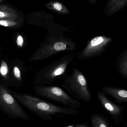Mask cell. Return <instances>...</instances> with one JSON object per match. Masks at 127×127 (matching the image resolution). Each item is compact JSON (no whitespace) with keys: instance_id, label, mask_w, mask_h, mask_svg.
<instances>
[{"instance_id":"1","label":"cell","mask_w":127,"mask_h":127,"mask_svg":"<svg viewBox=\"0 0 127 127\" xmlns=\"http://www.w3.org/2000/svg\"><path fill=\"white\" fill-rule=\"evenodd\" d=\"M21 99L23 104L32 112L44 120H52L60 115L76 116L79 113L74 109L59 106L30 95H23Z\"/></svg>"},{"instance_id":"2","label":"cell","mask_w":127,"mask_h":127,"mask_svg":"<svg viewBox=\"0 0 127 127\" xmlns=\"http://www.w3.org/2000/svg\"><path fill=\"white\" fill-rule=\"evenodd\" d=\"M35 93L39 97L57 102L68 108L78 109L80 101L71 97L61 88L56 86H38L35 88Z\"/></svg>"},{"instance_id":"3","label":"cell","mask_w":127,"mask_h":127,"mask_svg":"<svg viewBox=\"0 0 127 127\" xmlns=\"http://www.w3.org/2000/svg\"><path fill=\"white\" fill-rule=\"evenodd\" d=\"M97 95L98 98L104 109L114 119L116 124H118L124 117L123 112L125 107L112 102L101 91H98Z\"/></svg>"},{"instance_id":"4","label":"cell","mask_w":127,"mask_h":127,"mask_svg":"<svg viewBox=\"0 0 127 127\" xmlns=\"http://www.w3.org/2000/svg\"><path fill=\"white\" fill-rule=\"evenodd\" d=\"M101 92L114 98L118 103H127V89L114 86H107L101 89Z\"/></svg>"},{"instance_id":"5","label":"cell","mask_w":127,"mask_h":127,"mask_svg":"<svg viewBox=\"0 0 127 127\" xmlns=\"http://www.w3.org/2000/svg\"><path fill=\"white\" fill-rule=\"evenodd\" d=\"M127 6V0H110L106 6V12L108 16L113 15Z\"/></svg>"},{"instance_id":"6","label":"cell","mask_w":127,"mask_h":127,"mask_svg":"<svg viewBox=\"0 0 127 127\" xmlns=\"http://www.w3.org/2000/svg\"><path fill=\"white\" fill-rule=\"evenodd\" d=\"M116 68L122 77L127 79V48L119 56L116 62Z\"/></svg>"},{"instance_id":"7","label":"cell","mask_w":127,"mask_h":127,"mask_svg":"<svg viewBox=\"0 0 127 127\" xmlns=\"http://www.w3.org/2000/svg\"><path fill=\"white\" fill-rule=\"evenodd\" d=\"M18 14L16 10L9 6L0 4V20L10 19L18 20Z\"/></svg>"},{"instance_id":"8","label":"cell","mask_w":127,"mask_h":127,"mask_svg":"<svg viewBox=\"0 0 127 127\" xmlns=\"http://www.w3.org/2000/svg\"><path fill=\"white\" fill-rule=\"evenodd\" d=\"M93 127H112L107 119L99 114H94L90 118Z\"/></svg>"},{"instance_id":"9","label":"cell","mask_w":127,"mask_h":127,"mask_svg":"<svg viewBox=\"0 0 127 127\" xmlns=\"http://www.w3.org/2000/svg\"><path fill=\"white\" fill-rule=\"evenodd\" d=\"M18 20L10 19H0V26L10 28H16L18 25Z\"/></svg>"},{"instance_id":"10","label":"cell","mask_w":127,"mask_h":127,"mask_svg":"<svg viewBox=\"0 0 127 127\" xmlns=\"http://www.w3.org/2000/svg\"><path fill=\"white\" fill-rule=\"evenodd\" d=\"M9 66L6 61L2 60L0 66V74L2 76H6L9 73Z\"/></svg>"},{"instance_id":"11","label":"cell","mask_w":127,"mask_h":127,"mask_svg":"<svg viewBox=\"0 0 127 127\" xmlns=\"http://www.w3.org/2000/svg\"><path fill=\"white\" fill-rule=\"evenodd\" d=\"M54 48L56 50H64L66 48V45L63 42H59L55 43L54 45Z\"/></svg>"},{"instance_id":"12","label":"cell","mask_w":127,"mask_h":127,"mask_svg":"<svg viewBox=\"0 0 127 127\" xmlns=\"http://www.w3.org/2000/svg\"><path fill=\"white\" fill-rule=\"evenodd\" d=\"M3 97L5 101L7 103L9 104H12L14 103V100L13 98L9 94L5 93L3 95Z\"/></svg>"},{"instance_id":"13","label":"cell","mask_w":127,"mask_h":127,"mask_svg":"<svg viewBox=\"0 0 127 127\" xmlns=\"http://www.w3.org/2000/svg\"><path fill=\"white\" fill-rule=\"evenodd\" d=\"M13 70V74L15 77L17 78H20L21 77V74L19 68L16 65L14 66Z\"/></svg>"},{"instance_id":"14","label":"cell","mask_w":127,"mask_h":127,"mask_svg":"<svg viewBox=\"0 0 127 127\" xmlns=\"http://www.w3.org/2000/svg\"><path fill=\"white\" fill-rule=\"evenodd\" d=\"M16 42L18 47H22L23 45V43H24V40H23V37L19 35L17 36L16 40Z\"/></svg>"},{"instance_id":"15","label":"cell","mask_w":127,"mask_h":127,"mask_svg":"<svg viewBox=\"0 0 127 127\" xmlns=\"http://www.w3.org/2000/svg\"><path fill=\"white\" fill-rule=\"evenodd\" d=\"M54 6L55 9L57 10H61L62 9V6L61 4L59 3H56L54 4Z\"/></svg>"},{"instance_id":"16","label":"cell","mask_w":127,"mask_h":127,"mask_svg":"<svg viewBox=\"0 0 127 127\" xmlns=\"http://www.w3.org/2000/svg\"><path fill=\"white\" fill-rule=\"evenodd\" d=\"M64 71V69H63L62 68H60L56 70V71L54 72V75L57 76V75H60L63 73Z\"/></svg>"},{"instance_id":"17","label":"cell","mask_w":127,"mask_h":127,"mask_svg":"<svg viewBox=\"0 0 127 127\" xmlns=\"http://www.w3.org/2000/svg\"><path fill=\"white\" fill-rule=\"evenodd\" d=\"M75 127H88L83 124H78L76 125Z\"/></svg>"},{"instance_id":"18","label":"cell","mask_w":127,"mask_h":127,"mask_svg":"<svg viewBox=\"0 0 127 127\" xmlns=\"http://www.w3.org/2000/svg\"><path fill=\"white\" fill-rule=\"evenodd\" d=\"M3 2V1H2V0H0V2Z\"/></svg>"},{"instance_id":"19","label":"cell","mask_w":127,"mask_h":127,"mask_svg":"<svg viewBox=\"0 0 127 127\" xmlns=\"http://www.w3.org/2000/svg\"><path fill=\"white\" fill-rule=\"evenodd\" d=\"M0 50H1V48H0Z\"/></svg>"},{"instance_id":"20","label":"cell","mask_w":127,"mask_h":127,"mask_svg":"<svg viewBox=\"0 0 127 127\" xmlns=\"http://www.w3.org/2000/svg\"></svg>"}]
</instances>
